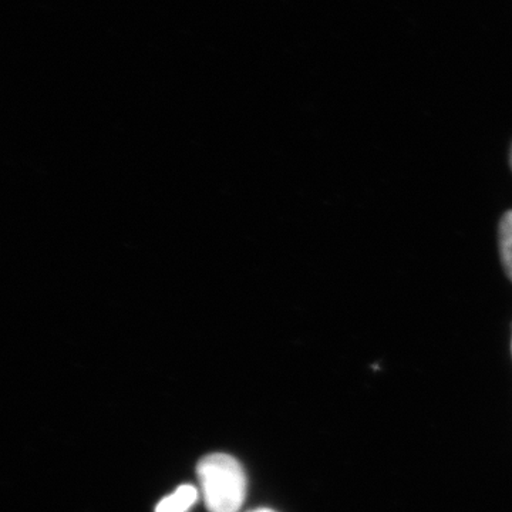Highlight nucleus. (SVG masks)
<instances>
[{"instance_id": "f257e3e1", "label": "nucleus", "mask_w": 512, "mask_h": 512, "mask_svg": "<svg viewBox=\"0 0 512 512\" xmlns=\"http://www.w3.org/2000/svg\"><path fill=\"white\" fill-rule=\"evenodd\" d=\"M197 474L208 511H239L247 495V476L238 460L211 454L198 463Z\"/></svg>"}, {"instance_id": "f03ea898", "label": "nucleus", "mask_w": 512, "mask_h": 512, "mask_svg": "<svg viewBox=\"0 0 512 512\" xmlns=\"http://www.w3.org/2000/svg\"><path fill=\"white\" fill-rule=\"evenodd\" d=\"M198 491L192 485H181L174 494L158 503L156 512H187L197 501Z\"/></svg>"}, {"instance_id": "7ed1b4c3", "label": "nucleus", "mask_w": 512, "mask_h": 512, "mask_svg": "<svg viewBox=\"0 0 512 512\" xmlns=\"http://www.w3.org/2000/svg\"><path fill=\"white\" fill-rule=\"evenodd\" d=\"M500 254L505 272L512 281V211L505 212L500 222Z\"/></svg>"}, {"instance_id": "20e7f679", "label": "nucleus", "mask_w": 512, "mask_h": 512, "mask_svg": "<svg viewBox=\"0 0 512 512\" xmlns=\"http://www.w3.org/2000/svg\"><path fill=\"white\" fill-rule=\"evenodd\" d=\"M251 512H276L274 510H269V508H259V510L251 511Z\"/></svg>"}, {"instance_id": "39448f33", "label": "nucleus", "mask_w": 512, "mask_h": 512, "mask_svg": "<svg viewBox=\"0 0 512 512\" xmlns=\"http://www.w3.org/2000/svg\"><path fill=\"white\" fill-rule=\"evenodd\" d=\"M511 167H512V148H511Z\"/></svg>"}, {"instance_id": "423d86ee", "label": "nucleus", "mask_w": 512, "mask_h": 512, "mask_svg": "<svg viewBox=\"0 0 512 512\" xmlns=\"http://www.w3.org/2000/svg\"><path fill=\"white\" fill-rule=\"evenodd\" d=\"M511 348H512V345H511Z\"/></svg>"}]
</instances>
